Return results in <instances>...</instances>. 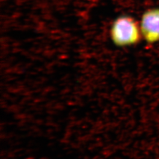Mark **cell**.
<instances>
[{"instance_id":"7a4b0ae2","label":"cell","mask_w":159,"mask_h":159,"mask_svg":"<svg viewBox=\"0 0 159 159\" xmlns=\"http://www.w3.org/2000/svg\"><path fill=\"white\" fill-rule=\"evenodd\" d=\"M142 37L149 44L159 42V8H152L144 12L141 19Z\"/></svg>"},{"instance_id":"6da1fadb","label":"cell","mask_w":159,"mask_h":159,"mask_svg":"<svg viewBox=\"0 0 159 159\" xmlns=\"http://www.w3.org/2000/svg\"><path fill=\"white\" fill-rule=\"evenodd\" d=\"M110 37L117 47L134 45L140 41L142 37L140 25L132 17L120 16L111 25Z\"/></svg>"}]
</instances>
